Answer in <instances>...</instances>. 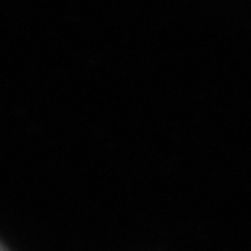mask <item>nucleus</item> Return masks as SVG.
<instances>
[{
    "mask_svg": "<svg viewBox=\"0 0 251 251\" xmlns=\"http://www.w3.org/2000/svg\"><path fill=\"white\" fill-rule=\"evenodd\" d=\"M0 251H8V248L5 247V245H3L2 242H0Z\"/></svg>",
    "mask_w": 251,
    "mask_h": 251,
    "instance_id": "obj_1",
    "label": "nucleus"
}]
</instances>
